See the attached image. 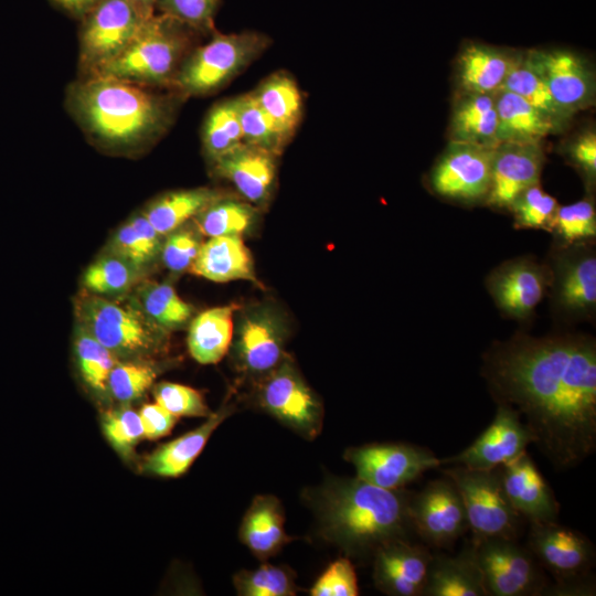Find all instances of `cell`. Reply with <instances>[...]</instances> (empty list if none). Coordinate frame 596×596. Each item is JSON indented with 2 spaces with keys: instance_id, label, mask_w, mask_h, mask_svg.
I'll use <instances>...</instances> for the list:
<instances>
[{
  "instance_id": "33",
  "label": "cell",
  "mask_w": 596,
  "mask_h": 596,
  "mask_svg": "<svg viewBox=\"0 0 596 596\" xmlns=\"http://www.w3.org/2000/svg\"><path fill=\"white\" fill-rule=\"evenodd\" d=\"M556 298L560 305L573 312H585L596 304L595 255L577 254L562 258L557 267Z\"/></svg>"
},
{
  "instance_id": "39",
  "label": "cell",
  "mask_w": 596,
  "mask_h": 596,
  "mask_svg": "<svg viewBox=\"0 0 596 596\" xmlns=\"http://www.w3.org/2000/svg\"><path fill=\"white\" fill-rule=\"evenodd\" d=\"M137 301L145 313L164 331L182 328L193 315V307L167 283H143L138 288Z\"/></svg>"
},
{
  "instance_id": "32",
  "label": "cell",
  "mask_w": 596,
  "mask_h": 596,
  "mask_svg": "<svg viewBox=\"0 0 596 596\" xmlns=\"http://www.w3.org/2000/svg\"><path fill=\"white\" fill-rule=\"evenodd\" d=\"M251 93L272 119L292 138L304 113L302 95L294 77L285 71H277Z\"/></svg>"
},
{
  "instance_id": "5",
  "label": "cell",
  "mask_w": 596,
  "mask_h": 596,
  "mask_svg": "<svg viewBox=\"0 0 596 596\" xmlns=\"http://www.w3.org/2000/svg\"><path fill=\"white\" fill-rule=\"evenodd\" d=\"M270 43L272 39L258 31H213L210 41L196 45L184 58L173 88L185 98L211 95L242 73Z\"/></svg>"
},
{
  "instance_id": "13",
  "label": "cell",
  "mask_w": 596,
  "mask_h": 596,
  "mask_svg": "<svg viewBox=\"0 0 596 596\" xmlns=\"http://www.w3.org/2000/svg\"><path fill=\"white\" fill-rule=\"evenodd\" d=\"M408 514L413 530L437 549H448L468 530L461 497L447 477L429 481L412 493Z\"/></svg>"
},
{
  "instance_id": "49",
  "label": "cell",
  "mask_w": 596,
  "mask_h": 596,
  "mask_svg": "<svg viewBox=\"0 0 596 596\" xmlns=\"http://www.w3.org/2000/svg\"><path fill=\"white\" fill-rule=\"evenodd\" d=\"M199 234L196 226L187 223L167 235L161 256L168 269L180 273L191 267L202 244Z\"/></svg>"
},
{
  "instance_id": "52",
  "label": "cell",
  "mask_w": 596,
  "mask_h": 596,
  "mask_svg": "<svg viewBox=\"0 0 596 596\" xmlns=\"http://www.w3.org/2000/svg\"><path fill=\"white\" fill-rule=\"evenodd\" d=\"M570 156L575 163L590 180L596 175V135L592 130L583 132L572 143Z\"/></svg>"
},
{
  "instance_id": "2",
  "label": "cell",
  "mask_w": 596,
  "mask_h": 596,
  "mask_svg": "<svg viewBox=\"0 0 596 596\" xmlns=\"http://www.w3.org/2000/svg\"><path fill=\"white\" fill-rule=\"evenodd\" d=\"M185 99L174 89L88 75L67 86L65 107L94 147L130 156L147 151L167 134Z\"/></svg>"
},
{
  "instance_id": "4",
  "label": "cell",
  "mask_w": 596,
  "mask_h": 596,
  "mask_svg": "<svg viewBox=\"0 0 596 596\" xmlns=\"http://www.w3.org/2000/svg\"><path fill=\"white\" fill-rule=\"evenodd\" d=\"M201 33L160 12L145 22L127 49L93 75H106L142 86L174 89L178 72L198 45Z\"/></svg>"
},
{
  "instance_id": "44",
  "label": "cell",
  "mask_w": 596,
  "mask_h": 596,
  "mask_svg": "<svg viewBox=\"0 0 596 596\" xmlns=\"http://www.w3.org/2000/svg\"><path fill=\"white\" fill-rule=\"evenodd\" d=\"M510 209L517 226L552 231L558 204L555 198L545 193L536 183L521 192Z\"/></svg>"
},
{
  "instance_id": "40",
  "label": "cell",
  "mask_w": 596,
  "mask_h": 596,
  "mask_svg": "<svg viewBox=\"0 0 596 596\" xmlns=\"http://www.w3.org/2000/svg\"><path fill=\"white\" fill-rule=\"evenodd\" d=\"M74 350L84 382L96 392H105L117 356L77 323Z\"/></svg>"
},
{
  "instance_id": "8",
  "label": "cell",
  "mask_w": 596,
  "mask_h": 596,
  "mask_svg": "<svg viewBox=\"0 0 596 596\" xmlns=\"http://www.w3.org/2000/svg\"><path fill=\"white\" fill-rule=\"evenodd\" d=\"M440 471L455 483L461 497L473 543L491 538L517 540L521 515L504 494L500 467L472 469L450 465Z\"/></svg>"
},
{
  "instance_id": "10",
  "label": "cell",
  "mask_w": 596,
  "mask_h": 596,
  "mask_svg": "<svg viewBox=\"0 0 596 596\" xmlns=\"http://www.w3.org/2000/svg\"><path fill=\"white\" fill-rule=\"evenodd\" d=\"M287 333L284 316L275 306L259 304L242 310L231 343L236 369L257 380L270 372L286 355Z\"/></svg>"
},
{
  "instance_id": "15",
  "label": "cell",
  "mask_w": 596,
  "mask_h": 596,
  "mask_svg": "<svg viewBox=\"0 0 596 596\" xmlns=\"http://www.w3.org/2000/svg\"><path fill=\"white\" fill-rule=\"evenodd\" d=\"M493 148L449 141L429 175L432 189L458 201L486 199L491 180Z\"/></svg>"
},
{
  "instance_id": "41",
  "label": "cell",
  "mask_w": 596,
  "mask_h": 596,
  "mask_svg": "<svg viewBox=\"0 0 596 596\" xmlns=\"http://www.w3.org/2000/svg\"><path fill=\"white\" fill-rule=\"evenodd\" d=\"M233 583L241 596H294L298 590L295 573L287 566L273 564L240 571Z\"/></svg>"
},
{
  "instance_id": "3",
  "label": "cell",
  "mask_w": 596,
  "mask_h": 596,
  "mask_svg": "<svg viewBox=\"0 0 596 596\" xmlns=\"http://www.w3.org/2000/svg\"><path fill=\"white\" fill-rule=\"evenodd\" d=\"M412 492L389 490L355 477L328 476L304 493L323 540L347 556H373L382 545L408 539Z\"/></svg>"
},
{
  "instance_id": "1",
  "label": "cell",
  "mask_w": 596,
  "mask_h": 596,
  "mask_svg": "<svg viewBox=\"0 0 596 596\" xmlns=\"http://www.w3.org/2000/svg\"><path fill=\"white\" fill-rule=\"evenodd\" d=\"M499 403L515 408L539 450L557 470L596 449V349L574 338L520 339L488 359Z\"/></svg>"
},
{
  "instance_id": "18",
  "label": "cell",
  "mask_w": 596,
  "mask_h": 596,
  "mask_svg": "<svg viewBox=\"0 0 596 596\" xmlns=\"http://www.w3.org/2000/svg\"><path fill=\"white\" fill-rule=\"evenodd\" d=\"M433 554L408 539L393 540L373 554L375 587L389 596H422Z\"/></svg>"
},
{
  "instance_id": "16",
  "label": "cell",
  "mask_w": 596,
  "mask_h": 596,
  "mask_svg": "<svg viewBox=\"0 0 596 596\" xmlns=\"http://www.w3.org/2000/svg\"><path fill=\"white\" fill-rule=\"evenodd\" d=\"M534 437L519 412L499 403L489 426L460 453L443 458L445 465H460L472 469H494L526 451Z\"/></svg>"
},
{
  "instance_id": "19",
  "label": "cell",
  "mask_w": 596,
  "mask_h": 596,
  "mask_svg": "<svg viewBox=\"0 0 596 596\" xmlns=\"http://www.w3.org/2000/svg\"><path fill=\"white\" fill-rule=\"evenodd\" d=\"M544 155L541 143L501 142L493 148L487 203L510 209L517 196L539 183Z\"/></svg>"
},
{
  "instance_id": "43",
  "label": "cell",
  "mask_w": 596,
  "mask_h": 596,
  "mask_svg": "<svg viewBox=\"0 0 596 596\" xmlns=\"http://www.w3.org/2000/svg\"><path fill=\"white\" fill-rule=\"evenodd\" d=\"M552 232L564 245H572L596 236V214L592 200L558 206Z\"/></svg>"
},
{
  "instance_id": "20",
  "label": "cell",
  "mask_w": 596,
  "mask_h": 596,
  "mask_svg": "<svg viewBox=\"0 0 596 596\" xmlns=\"http://www.w3.org/2000/svg\"><path fill=\"white\" fill-rule=\"evenodd\" d=\"M211 166L252 205L262 209L269 202L277 175L275 155L243 142Z\"/></svg>"
},
{
  "instance_id": "12",
  "label": "cell",
  "mask_w": 596,
  "mask_h": 596,
  "mask_svg": "<svg viewBox=\"0 0 596 596\" xmlns=\"http://www.w3.org/2000/svg\"><path fill=\"white\" fill-rule=\"evenodd\" d=\"M356 477L374 486L397 490L416 480L425 471L441 467L432 450L407 443H372L353 446L343 454Z\"/></svg>"
},
{
  "instance_id": "23",
  "label": "cell",
  "mask_w": 596,
  "mask_h": 596,
  "mask_svg": "<svg viewBox=\"0 0 596 596\" xmlns=\"http://www.w3.org/2000/svg\"><path fill=\"white\" fill-rule=\"evenodd\" d=\"M422 596H488L471 540L457 555L433 554Z\"/></svg>"
},
{
  "instance_id": "14",
  "label": "cell",
  "mask_w": 596,
  "mask_h": 596,
  "mask_svg": "<svg viewBox=\"0 0 596 596\" xmlns=\"http://www.w3.org/2000/svg\"><path fill=\"white\" fill-rule=\"evenodd\" d=\"M526 547L555 582L585 577L595 564L590 540L557 521L530 523Z\"/></svg>"
},
{
  "instance_id": "21",
  "label": "cell",
  "mask_w": 596,
  "mask_h": 596,
  "mask_svg": "<svg viewBox=\"0 0 596 596\" xmlns=\"http://www.w3.org/2000/svg\"><path fill=\"white\" fill-rule=\"evenodd\" d=\"M500 470L504 494L521 518L530 523L557 520L560 504L526 451Z\"/></svg>"
},
{
  "instance_id": "47",
  "label": "cell",
  "mask_w": 596,
  "mask_h": 596,
  "mask_svg": "<svg viewBox=\"0 0 596 596\" xmlns=\"http://www.w3.org/2000/svg\"><path fill=\"white\" fill-rule=\"evenodd\" d=\"M221 0H157L156 11L167 14L201 34L215 31L214 20Z\"/></svg>"
},
{
  "instance_id": "31",
  "label": "cell",
  "mask_w": 596,
  "mask_h": 596,
  "mask_svg": "<svg viewBox=\"0 0 596 596\" xmlns=\"http://www.w3.org/2000/svg\"><path fill=\"white\" fill-rule=\"evenodd\" d=\"M224 195L210 188L170 191L150 201L142 213L161 236H167Z\"/></svg>"
},
{
  "instance_id": "22",
  "label": "cell",
  "mask_w": 596,
  "mask_h": 596,
  "mask_svg": "<svg viewBox=\"0 0 596 596\" xmlns=\"http://www.w3.org/2000/svg\"><path fill=\"white\" fill-rule=\"evenodd\" d=\"M547 272L524 259L507 263L488 279V288L498 307L514 318H525L543 297Z\"/></svg>"
},
{
  "instance_id": "35",
  "label": "cell",
  "mask_w": 596,
  "mask_h": 596,
  "mask_svg": "<svg viewBox=\"0 0 596 596\" xmlns=\"http://www.w3.org/2000/svg\"><path fill=\"white\" fill-rule=\"evenodd\" d=\"M257 215L256 206L225 194L193 220L199 232L205 236H242L253 227Z\"/></svg>"
},
{
  "instance_id": "28",
  "label": "cell",
  "mask_w": 596,
  "mask_h": 596,
  "mask_svg": "<svg viewBox=\"0 0 596 596\" xmlns=\"http://www.w3.org/2000/svg\"><path fill=\"white\" fill-rule=\"evenodd\" d=\"M497 140L515 143H541L563 126L504 88L496 93Z\"/></svg>"
},
{
  "instance_id": "48",
  "label": "cell",
  "mask_w": 596,
  "mask_h": 596,
  "mask_svg": "<svg viewBox=\"0 0 596 596\" xmlns=\"http://www.w3.org/2000/svg\"><path fill=\"white\" fill-rule=\"evenodd\" d=\"M103 430L110 445L121 455H129L142 439L139 413L130 408L108 411L103 416Z\"/></svg>"
},
{
  "instance_id": "11",
  "label": "cell",
  "mask_w": 596,
  "mask_h": 596,
  "mask_svg": "<svg viewBox=\"0 0 596 596\" xmlns=\"http://www.w3.org/2000/svg\"><path fill=\"white\" fill-rule=\"evenodd\" d=\"M475 545L488 596H539L549 585L543 567L515 539L491 538Z\"/></svg>"
},
{
  "instance_id": "7",
  "label": "cell",
  "mask_w": 596,
  "mask_h": 596,
  "mask_svg": "<svg viewBox=\"0 0 596 596\" xmlns=\"http://www.w3.org/2000/svg\"><path fill=\"white\" fill-rule=\"evenodd\" d=\"M155 12L129 0H100L79 20L78 76L96 74L118 57Z\"/></svg>"
},
{
  "instance_id": "53",
  "label": "cell",
  "mask_w": 596,
  "mask_h": 596,
  "mask_svg": "<svg viewBox=\"0 0 596 596\" xmlns=\"http://www.w3.org/2000/svg\"><path fill=\"white\" fill-rule=\"evenodd\" d=\"M542 595L590 596L595 595V579L592 574L565 582L549 584Z\"/></svg>"
},
{
  "instance_id": "27",
  "label": "cell",
  "mask_w": 596,
  "mask_h": 596,
  "mask_svg": "<svg viewBox=\"0 0 596 596\" xmlns=\"http://www.w3.org/2000/svg\"><path fill=\"white\" fill-rule=\"evenodd\" d=\"M284 523L280 501L272 494H258L242 519L238 536L257 558L267 560L292 540Z\"/></svg>"
},
{
  "instance_id": "26",
  "label": "cell",
  "mask_w": 596,
  "mask_h": 596,
  "mask_svg": "<svg viewBox=\"0 0 596 596\" xmlns=\"http://www.w3.org/2000/svg\"><path fill=\"white\" fill-rule=\"evenodd\" d=\"M515 56L487 44H467L456 63L459 93L496 94L502 88Z\"/></svg>"
},
{
  "instance_id": "51",
  "label": "cell",
  "mask_w": 596,
  "mask_h": 596,
  "mask_svg": "<svg viewBox=\"0 0 596 596\" xmlns=\"http://www.w3.org/2000/svg\"><path fill=\"white\" fill-rule=\"evenodd\" d=\"M143 437L156 440L167 436L174 427L178 417L155 403L145 404L139 411Z\"/></svg>"
},
{
  "instance_id": "6",
  "label": "cell",
  "mask_w": 596,
  "mask_h": 596,
  "mask_svg": "<svg viewBox=\"0 0 596 596\" xmlns=\"http://www.w3.org/2000/svg\"><path fill=\"white\" fill-rule=\"evenodd\" d=\"M77 323L116 356H132L157 348L166 332L136 300H111L86 292L76 301Z\"/></svg>"
},
{
  "instance_id": "9",
  "label": "cell",
  "mask_w": 596,
  "mask_h": 596,
  "mask_svg": "<svg viewBox=\"0 0 596 596\" xmlns=\"http://www.w3.org/2000/svg\"><path fill=\"white\" fill-rule=\"evenodd\" d=\"M256 401L264 412L305 439H315L322 429V403L287 353L257 380Z\"/></svg>"
},
{
  "instance_id": "46",
  "label": "cell",
  "mask_w": 596,
  "mask_h": 596,
  "mask_svg": "<svg viewBox=\"0 0 596 596\" xmlns=\"http://www.w3.org/2000/svg\"><path fill=\"white\" fill-rule=\"evenodd\" d=\"M152 393L156 403L175 417H209L212 414L201 393L193 387L160 382L153 385Z\"/></svg>"
},
{
  "instance_id": "55",
  "label": "cell",
  "mask_w": 596,
  "mask_h": 596,
  "mask_svg": "<svg viewBox=\"0 0 596 596\" xmlns=\"http://www.w3.org/2000/svg\"><path fill=\"white\" fill-rule=\"evenodd\" d=\"M134 3H136L137 6H140L147 10H150V11H156V1L157 0H129Z\"/></svg>"
},
{
  "instance_id": "36",
  "label": "cell",
  "mask_w": 596,
  "mask_h": 596,
  "mask_svg": "<svg viewBox=\"0 0 596 596\" xmlns=\"http://www.w3.org/2000/svg\"><path fill=\"white\" fill-rule=\"evenodd\" d=\"M201 141L210 164L243 143L235 97L223 99L209 109L202 125Z\"/></svg>"
},
{
  "instance_id": "54",
  "label": "cell",
  "mask_w": 596,
  "mask_h": 596,
  "mask_svg": "<svg viewBox=\"0 0 596 596\" xmlns=\"http://www.w3.org/2000/svg\"><path fill=\"white\" fill-rule=\"evenodd\" d=\"M54 7L66 14L81 20L100 0H49Z\"/></svg>"
},
{
  "instance_id": "25",
  "label": "cell",
  "mask_w": 596,
  "mask_h": 596,
  "mask_svg": "<svg viewBox=\"0 0 596 596\" xmlns=\"http://www.w3.org/2000/svg\"><path fill=\"white\" fill-rule=\"evenodd\" d=\"M189 270L215 283L248 280L258 284L252 254L242 236H215L201 244Z\"/></svg>"
},
{
  "instance_id": "30",
  "label": "cell",
  "mask_w": 596,
  "mask_h": 596,
  "mask_svg": "<svg viewBox=\"0 0 596 596\" xmlns=\"http://www.w3.org/2000/svg\"><path fill=\"white\" fill-rule=\"evenodd\" d=\"M236 310V305L213 307L191 320L187 342L196 362L215 364L224 358L232 343Z\"/></svg>"
},
{
  "instance_id": "50",
  "label": "cell",
  "mask_w": 596,
  "mask_h": 596,
  "mask_svg": "<svg viewBox=\"0 0 596 596\" xmlns=\"http://www.w3.org/2000/svg\"><path fill=\"white\" fill-rule=\"evenodd\" d=\"M311 596H358L356 573L349 557H339L316 579Z\"/></svg>"
},
{
  "instance_id": "45",
  "label": "cell",
  "mask_w": 596,
  "mask_h": 596,
  "mask_svg": "<svg viewBox=\"0 0 596 596\" xmlns=\"http://www.w3.org/2000/svg\"><path fill=\"white\" fill-rule=\"evenodd\" d=\"M158 375V370L145 362H117L109 373L107 387L113 396L129 403L141 397Z\"/></svg>"
},
{
  "instance_id": "42",
  "label": "cell",
  "mask_w": 596,
  "mask_h": 596,
  "mask_svg": "<svg viewBox=\"0 0 596 596\" xmlns=\"http://www.w3.org/2000/svg\"><path fill=\"white\" fill-rule=\"evenodd\" d=\"M138 272L124 258L109 253L86 268L83 275V285L87 292L115 296L132 286Z\"/></svg>"
},
{
  "instance_id": "37",
  "label": "cell",
  "mask_w": 596,
  "mask_h": 596,
  "mask_svg": "<svg viewBox=\"0 0 596 596\" xmlns=\"http://www.w3.org/2000/svg\"><path fill=\"white\" fill-rule=\"evenodd\" d=\"M502 88L523 98L561 126L572 116L554 99L542 75L531 64L526 54H518Z\"/></svg>"
},
{
  "instance_id": "38",
  "label": "cell",
  "mask_w": 596,
  "mask_h": 596,
  "mask_svg": "<svg viewBox=\"0 0 596 596\" xmlns=\"http://www.w3.org/2000/svg\"><path fill=\"white\" fill-rule=\"evenodd\" d=\"M243 142L279 157L291 138L259 106L253 94L235 97Z\"/></svg>"
},
{
  "instance_id": "29",
  "label": "cell",
  "mask_w": 596,
  "mask_h": 596,
  "mask_svg": "<svg viewBox=\"0 0 596 596\" xmlns=\"http://www.w3.org/2000/svg\"><path fill=\"white\" fill-rule=\"evenodd\" d=\"M498 116L496 94L459 93L449 125L450 141L494 148Z\"/></svg>"
},
{
  "instance_id": "24",
  "label": "cell",
  "mask_w": 596,
  "mask_h": 596,
  "mask_svg": "<svg viewBox=\"0 0 596 596\" xmlns=\"http://www.w3.org/2000/svg\"><path fill=\"white\" fill-rule=\"evenodd\" d=\"M233 412V405H223L217 412L212 413L201 426L155 449L145 458L142 469L158 477L177 478L182 476L202 453L213 432Z\"/></svg>"
},
{
  "instance_id": "17",
  "label": "cell",
  "mask_w": 596,
  "mask_h": 596,
  "mask_svg": "<svg viewBox=\"0 0 596 596\" xmlns=\"http://www.w3.org/2000/svg\"><path fill=\"white\" fill-rule=\"evenodd\" d=\"M526 56L556 103L571 116L594 102L595 79L584 58L567 50H531Z\"/></svg>"
},
{
  "instance_id": "34",
  "label": "cell",
  "mask_w": 596,
  "mask_h": 596,
  "mask_svg": "<svg viewBox=\"0 0 596 596\" xmlns=\"http://www.w3.org/2000/svg\"><path fill=\"white\" fill-rule=\"evenodd\" d=\"M162 245V236L140 211L132 214L115 232L109 253L124 258L137 270H141L161 254Z\"/></svg>"
}]
</instances>
